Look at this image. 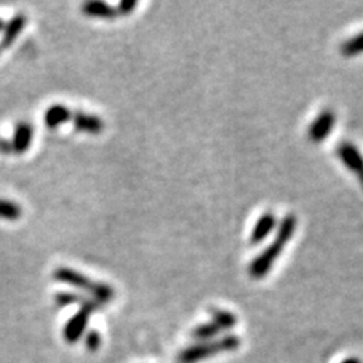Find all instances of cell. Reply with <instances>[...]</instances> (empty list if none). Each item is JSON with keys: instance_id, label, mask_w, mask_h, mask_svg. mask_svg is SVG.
<instances>
[{"instance_id": "9a60e30c", "label": "cell", "mask_w": 363, "mask_h": 363, "mask_svg": "<svg viewBox=\"0 0 363 363\" xmlns=\"http://www.w3.org/2000/svg\"><path fill=\"white\" fill-rule=\"evenodd\" d=\"M221 333L217 324L211 323H204L199 324L194 330H192V337L197 339L199 342H208V340H213V337H217Z\"/></svg>"}, {"instance_id": "30bf717a", "label": "cell", "mask_w": 363, "mask_h": 363, "mask_svg": "<svg viewBox=\"0 0 363 363\" xmlns=\"http://www.w3.org/2000/svg\"><path fill=\"white\" fill-rule=\"evenodd\" d=\"M72 117H73V111L70 108L61 104H55L45 109L43 120H44L45 128L56 129L62 126V124L72 121Z\"/></svg>"}, {"instance_id": "4fadbf2b", "label": "cell", "mask_w": 363, "mask_h": 363, "mask_svg": "<svg viewBox=\"0 0 363 363\" xmlns=\"http://www.w3.org/2000/svg\"><path fill=\"white\" fill-rule=\"evenodd\" d=\"M23 209L17 201L0 199V220L5 221H17L21 218Z\"/></svg>"}, {"instance_id": "3957f363", "label": "cell", "mask_w": 363, "mask_h": 363, "mask_svg": "<svg viewBox=\"0 0 363 363\" xmlns=\"http://www.w3.org/2000/svg\"><path fill=\"white\" fill-rule=\"evenodd\" d=\"M241 339L236 335H225L218 339L208 340V342H199L180 351L177 356L179 363H199L200 360L213 357L221 353H230L240 348Z\"/></svg>"}, {"instance_id": "ac0fdd59", "label": "cell", "mask_w": 363, "mask_h": 363, "mask_svg": "<svg viewBox=\"0 0 363 363\" xmlns=\"http://www.w3.org/2000/svg\"><path fill=\"white\" fill-rule=\"evenodd\" d=\"M101 344V337H100V333L96 332V330H91L86 336H85V347L89 350V351H97L99 347Z\"/></svg>"}, {"instance_id": "6da1fadb", "label": "cell", "mask_w": 363, "mask_h": 363, "mask_svg": "<svg viewBox=\"0 0 363 363\" xmlns=\"http://www.w3.org/2000/svg\"><path fill=\"white\" fill-rule=\"evenodd\" d=\"M295 230H297V217H295V213L285 215V218H283L279 224L274 240H272V242L264 250L262 253L250 262V267H248L250 277L259 280L268 274L272 265H274L276 260L280 257L283 250H285L286 244L292 240Z\"/></svg>"}, {"instance_id": "9c48e42d", "label": "cell", "mask_w": 363, "mask_h": 363, "mask_svg": "<svg viewBox=\"0 0 363 363\" xmlns=\"http://www.w3.org/2000/svg\"><path fill=\"white\" fill-rule=\"evenodd\" d=\"M277 225V218L276 215L272 212H265L259 217V220L256 221L252 233H250V244L256 245L262 242L267 236H269V233L274 230V227Z\"/></svg>"}, {"instance_id": "d6986e66", "label": "cell", "mask_w": 363, "mask_h": 363, "mask_svg": "<svg viewBox=\"0 0 363 363\" xmlns=\"http://www.w3.org/2000/svg\"><path fill=\"white\" fill-rule=\"evenodd\" d=\"M136 6H138V2H136V0H121L116 9L118 16H129L133 13V9Z\"/></svg>"}, {"instance_id": "ba28073f", "label": "cell", "mask_w": 363, "mask_h": 363, "mask_svg": "<svg viewBox=\"0 0 363 363\" xmlns=\"http://www.w3.org/2000/svg\"><path fill=\"white\" fill-rule=\"evenodd\" d=\"M33 138V128L28 121H20L16 124L13 140H11V149L14 155H23L30 149Z\"/></svg>"}, {"instance_id": "277c9868", "label": "cell", "mask_w": 363, "mask_h": 363, "mask_svg": "<svg viewBox=\"0 0 363 363\" xmlns=\"http://www.w3.org/2000/svg\"><path fill=\"white\" fill-rule=\"evenodd\" d=\"M99 308V304L94 300H84L81 304V309L73 315L64 327V337L68 344H76L79 339L85 333L91 313Z\"/></svg>"}, {"instance_id": "52a82bcc", "label": "cell", "mask_w": 363, "mask_h": 363, "mask_svg": "<svg viewBox=\"0 0 363 363\" xmlns=\"http://www.w3.org/2000/svg\"><path fill=\"white\" fill-rule=\"evenodd\" d=\"M72 123L77 132L88 133V135H99L105 129V121L94 113H88L82 111L73 112Z\"/></svg>"}, {"instance_id": "2e32d148", "label": "cell", "mask_w": 363, "mask_h": 363, "mask_svg": "<svg viewBox=\"0 0 363 363\" xmlns=\"http://www.w3.org/2000/svg\"><path fill=\"white\" fill-rule=\"evenodd\" d=\"M340 53L347 56V58L363 53V32L357 33V35L351 37L340 44Z\"/></svg>"}, {"instance_id": "8fae6325", "label": "cell", "mask_w": 363, "mask_h": 363, "mask_svg": "<svg viewBox=\"0 0 363 363\" xmlns=\"http://www.w3.org/2000/svg\"><path fill=\"white\" fill-rule=\"evenodd\" d=\"M28 23V17L26 14L18 13L16 14L13 18H11L8 23H5L4 28V35H2V41H0V48L6 49L9 45H13L16 43V40L18 38L20 33L25 29Z\"/></svg>"}, {"instance_id": "7402d4cb", "label": "cell", "mask_w": 363, "mask_h": 363, "mask_svg": "<svg viewBox=\"0 0 363 363\" xmlns=\"http://www.w3.org/2000/svg\"><path fill=\"white\" fill-rule=\"evenodd\" d=\"M4 28H5V21H4V20H0V32L4 30Z\"/></svg>"}, {"instance_id": "44dd1931", "label": "cell", "mask_w": 363, "mask_h": 363, "mask_svg": "<svg viewBox=\"0 0 363 363\" xmlns=\"http://www.w3.org/2000/svg\"><path fill=\"white\" fill-rule=\"evenodd\" d=\"M340 363H362V362H360V359H357V357H348V359L342 360Z\"/></svg>"}, {"instance_id": "603a6c76", "label": "cell", "mask_w": 363, "mask_h": 363, "mask_svg": "<svg viewBox=\"0 0 363 363\" xmlns=\"http://www.w3.org/2000/svg\"><path fill=\"white\" fill-rule=\"evenodd\" d=\"M2 50H4V49H2V48H0V53H2Z\"/></svg>"}, {"instance_id": "7c38bea8", "label": "cell", "mask_w": 363, "mask_h": 363, "mask_svg": "<svg viewBox=\"0 0 363 363\" xmlns=\"http://www.w3.org/2000/svg\"><path fill=\"white\" fill-rule=\"evenodd\" d=\"M81 11L86 17L101 18V20H112L118 16L116 6H112L106 2H100V0H91V2L84 4Z\"/></svg>"}, {"instance_id": "8992f818", "label": "cell", "mask_w": 363, "mask_h": 363, "mask_svg": "<svg viewBox=\"0 0 363 363\" xmlns=\"http://www.w3.org/2000/svg\"><path fill=\"white\" fill-rule=\"evenodd\" d=\"M336 123V113L332 109H324L309 126L308 135L312 143H323L332 133Z\"/></svg>"}, {"instance_id": "5b68a950", "label": "cell", "mask_w": 363, "mask_h": 363, "mask_svg": "<svg viewBox=\"0 0 363 363\" xmlns=\"http://www.w3.org/2000/svg\"><path fill=\"white\" fill-rule=\"evenodd\" d=\"M336 155L350 172L357 177L359 184L363 188V155L360 153L356 144L348 141L339 143L336 145Z\"/></svg>"}, {"instance_id": "7a4b0ae2", "label": "cell", "mask_w": 363, "mask_h": 363, "mask_svg": "<svg viewBox=\"0 0 363 363\" xmlns=\"http://www.w3.org/2000/svg\"><path fill=\"white\" fill-rule=\"evenodd\" d=\"M53 279L64 285L73 286L79 291L88 292L91 300H94L99 306L106 304L116 297V291L108 283L104 281H93L88 276L82 274L81 271H76L68 267H58L53 271Z\"/></svg>"}, {"instance_id": "ffe728a7", "label": "cell", "mask_w": 363, "mask_h": 363, "mask_svg": "<svg viewBox=\"0 0 363 363\" xmlns=\"http://www.w3.org/2000/svg\"><path fill=\"white\" fill-rule=\"evenodd\" d=\"M0 153L2 155L13 153V149H11V141H8L5 138H0Z\"/></svg>"}, {"instance_id": "e0dca14e", "label": "cell", "mask_w": 363, "mask_h": 363, "mask_svg": "<svg viewBox=\"0 0 363 363\" xmlns=\"http://www.w3.org/2000/svg\"><path fill=\"white\" fill-rule=\"evenodd\" d=\"M82 297L76 292H58L55 295V303L60 306V308H68V306H73L81 303L82 304Z\"/></svg>"}, {"instance_id": "5bb4252c", "label": "cell", "mask_w": 363, "mask_h": 363, "mask_svg": "<svg viewBox=\"0 0 363 363\" xmlns=\"http://www.w3.org/2000/svg\"><path fill=\"white\" fill-rule=\"evenodd\" d=\"M212 315V323L217 324L221 332L224 330H232V328L238 324V318L235 313L229 311H223V309H213L211 312Z\"/></svg>"}]
</instances>
